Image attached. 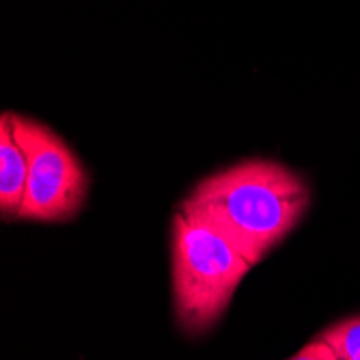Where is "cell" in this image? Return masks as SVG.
I'll return each instance as SVG.
<instances>
[{
    "label": "cell",
    "instance_id": "cell-1",
    "mask_svg": "<svg viewBox=\"0 0 360 360\" xmlns=\"http://www.w3.org/2000/svg\"><path fill=\"white\" fill-rule=\"evenodd\" d=\"M309 203L302 177L278 162L248 160L205 177L181 212L214 226L255 266L300 222Z\"/></svg>",
    "mask_w": 360,
    "mask_h": 360
},
{
    "label": "cell",
    "instance_id": "cell-2",
    "mask_svg": "<svg viewBox=\"0 0 360 360\" xmlns=\"http://www.w3.org/2000/svg\"><path fill=\"white\" fill-rule=\"evenodd\" d=\"M250 261L207 222L184 212L173 218V291L179 326L201 335L222 317Z\"/></svg>",
    "mask_w": 360,
    "mask_h": 360
},
{
    "label": "cell",
    "instance_id": "cell-3",
    "mask_svg": "<svg viewBox=\"0 0 360 360\" xmlns=\"http://www.w3.org/2000/svg\"><path fill=\"white\" fill-rule=\"evenodd\" d=\"M11 129L28 160L26 194L18 218L26 220H70L86 199L89 177L76 153L50 127L11 115Z\"/></svg>",
    "mask_w": 360,
    "mask_h": 360
},
{
    "label": "cell",
    "instance_id": "cell-4",
    "mask_svg": "<svg viewBox=\"0 0 360 360\" xmlns=\"http://www.w3.org/2000/svg\"><path fill=\"white\" fill-rule=\"evenodd\" d=\"M28 179V160L13 136L9 112L0 119V212L5 218H18Z\"/></svg>",
    "mask_w": 360,
    "mask_h": 360
},
{
    "label": "cell",
    "instance_id": "cell-5",
    "mask_svg": "<svg viewBox=\"0 0 360 360\" xmlns=\"http://www.w3.org/2000/svg\"><path fill=\"white\" fill-rule=\"evenodd\" d=\"M319 339L330 345L337 360H360V315L326 328Z\"/></svg>",
    "mask_w": 360,
    "mask_h": 360
},
{
    "label": "cell",
    "instance_id": "cell-6",
    "mask_svg": "<svg viewBox=\"0 0 360 360\" xmlns=\"http://www.w3.org/2000/svg\"><path fill=\"white\" fill-rule=\"evenodd\" d=\"M289 360H337V356L328 343L317 337L315 341H311L307 347H302L296 356L289 358Z\"/></svg>",
    "mask_w": 360,
    "mask_h": 360
}]
</instances>
